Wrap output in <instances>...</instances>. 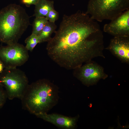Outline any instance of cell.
Instances as JSON below:
<instances>
[{"label": "cell", "mask_w": 129, "mask_h": 129, "mask_svg": "<svg viewBox=\"0 0 129 129\" xmlns=\"http://www.w3.org/2000/svg\"><path fill=\"white\" fill-rule=\"evenodd\" d=\"M54 3L53 0H39L35 5L33 16L35 17H46L49 11L54 9Z\"/></svg>", "instance_id": "cell-11"}, {"label": "cell", "mask_w": 129, "mask_h": 129, "mask_svg": "<svg viewBox=\"0 0 129 129\" xmlns=\"http://www.w3.org/2000/svg\"><path fill=\"white\" fill-rule=\"evenodd\" d=\"M35 115L58 127L66 129L75 128L78 118V117H71L57 114H48L47 113H40Z\"/></svg>", "instance_id": "cell-10"}, {"label": "cell", "mask_w": 129, "mask_h": 129, "mask_svg": "<svg viewBox=\"0 0 129 129\" xmlns=\"http://www.w3.org/2000/svg\"><path fill=\"white\" fill-rule=\"evenodd\" d=\"M30 25V16L20 5L11 4L4 7L0 11V42L18 43Z\"/></svg>", "instance_id": "cell-3"}, {"label": "cell", "mask_w": 129, "mask_h": 129, "mask_svg": "<svg viewBox=\"0 0 129 129\" xmlns=\"http://www.w3.org/2000/svg\"><path fill=\"white\" fill-rule=\"evenodd\" d=\"M75 77L85 85H95L101 79H105L108 75L103 67L92 61L74 70Z\"/></svg>", "instance_id": "cell-7"}, {"label": "cell", "mask_w": 129, "mask_h": 129, "mask_svg": "<svg viewBox=\"0 0 129 129\" xmlns=\"http://www.w3.org/2000/svg\"><path fill=\"white\" fill-rule=\"evenodd\" d=\"M54 37L48 42V55L68 70H74L98 57L105 58L103 36L98 23L79 11L64 15Z\"/></svg>", "instance_id": "cell-1"}, {"label": "cell", "mask_w": 129, "mask_h": 129, "mask_svg": "<svg viewBox=\"0 0 129 129\" xmlns=\"http://www.w3.org/2000/svg\"><path fill=\"white\" fill-rule=\"evenodd\" d=\"M29 58L25 46L18 43L0 48V60L5 68H16L25 64Z\"/></svg>", "instance_id": "cell-6"}, {"label": "cell", "mask_w": 129, "mask_h": 129, "mask_svg": "<svg viewBox=\"0 0 129 129\" xmlns=\"http://www.w3.org/2000/svg\"><path fill=\"white\" fill-rule=\"evenodd\" d=\"M4 68H5V67L4 64L0 60V74L3 71Z\"/></svg>", "instance_id": "cell-18"}, {"label": "cell", "mask_w": 129, "mask_h": 129, "mask_svg": "<svg viewBox=\"0 0 129 129\" xmlns=\"http://www.w3.org/2000/svg\"><path fill=\"white\" fill-rule=\"evenodd\" d=\"M104 26V32L114 37L129 36V9Z\"/></svg>", "instance_id": "cell-8"}, {"label": "cell", "mask_w": 129, "mask_h": 129, "mask_svg": "<svg viewBox=\"0 0 129 129\" xmlns=\"http://www.w3.org/2000/svg\"><path fill=\"white\" fill-rule=\"evenodd\" d=\"M48 21L45 17H35L32 24V34L38 36Z\"/></svg>", "instance_id": "cell-13"}, {"label": "cell", "mask_w": 129, "mask_h": 129, "mask_svg": "<svg viewBox=\"0 0 129 129\" xmlns=\"http://www.w3.org/2000/svg\"><path fill=\"white\" fill-rule=\"evenodd\" d=\"M59 16V12L54 9L49 11L45 17L48 21L55 23L58 19Z\"/></svg>", "instance_id": "cell-15"}, {"label": "cell", "mask_w": 129, "mask_h": 129, "mask_svg": "<svg viewBox=\"0 0 129 129\" xmlns=\"http://www.w3.org/2000/svg\"><path fill=\"white\" fill-rule=\"evenodd\" d=\"M25 42L26 49L32 52L37 44L40 43V40L38 36L32 33L26 39Z\"/></svg>", "instance_id": "cell-14"}, {"label": "cell", "mask_w": 129, "mask_h": 129, "mask_svg": "<svg viewBox=\"0 0 129 129\" xmlns=\"http://www.w3.org/2000/svg\"><path fill=\"white\" fill-rule=\"evenodd\" d=\"M0 84L5 88L7 98L10 100L20 99L29 85L25 73L17 68H5L0 74Z\"/></svg>", "instance_id": "cell-5"}, {"label": "cell", "mask_w": 129, "mask_h": 129, "mask_svg": "<svg viewBox=\"0 0 129 129\" xmlns=\"http://www.w3.org/2000/svg\"><path fill=\"white\" fill-rule=\"evenodd\" d=\"M57 86L45 79L29 84L20 99L22 107L35 115L47 112L57 103Z\"/></svg>", "instance_id": "cell-2"}, {"label": "cell", "mask_w": 129, "mask_h": 129, "mask_svg": "<svg viewBox=\"0 0 129 129\" xmlns=\"http://www.w3.org/2000/svg\"><path fill=\"white\" fill-rule=\"evenodd\" d=\"M7 98L5 90L0 84V109L4 105Z\"/></svg>", "instance_id": "cell-16"}, {"label": "cell", "mask_w": 129, "mask_h": 129, "mask_svg": "<svg viewBox=\"0 0 129 129\" xmlns=\"http://www.w3.org/2000/svg\"><path fill=\"white\" fill-rule=\"evenodd\" d=\"M57 27L55 23L48 21L38 36L40 43L48 42L51 38V37L52 33L55 31Z\"/></svg>", "instance_id": "cell-12"}, {"label": "cell", "mask_w": 129, "mask_h": 129, "mask_svg": "<svg viewBox=\"0 0 129 129\" xmlns=\"http://www.w3.org/2000/svg\"><path fill=\"white\" fill-rule=\"evenodd\" d=\"M39 0H22V3L25 4L27 7H29L32 5H35Z\"/></svg>", "instance_id": "cell-17"}, {"label": "cell", "mask_w": 129, "mask_h": 129, "mask_svg": "<svg viewBox=\"0 0 129 129\" xmlns=\"http://www.w3.org/2000/svg\"><path fill=\"white\" fill-rule=\"evenodd\" d=\"M106 49L122 62L129 63V36L114 37Z\"/></svg>", "instance_id": "cell-9"}, {"label": "cell", "mask_w": 129, "mask_h": 129, "mask_svg": "<svg viewBox=\"0 0 129 129\" xmlns=\"http://www.w3.org/2000/svg\"><path fill=\"white\" fill-rule=\"evenodd\" d=\"M129 9V0H90L86 13L101 22L111 20Z\"/></svg>", "instance_id": "cell-4"}]
</instances>
